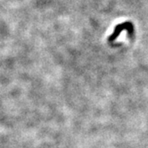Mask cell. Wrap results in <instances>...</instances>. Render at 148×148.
Wrapping results in <instances>:
<instances>
[{
	"instance_id": "cell-1",
	"label": "cell",
	"mask_w": 148,
	"mask_h": 148,
	"mask_svg": "<svg viewBox=\"0 0 148 148\" xmlns=\"http://www.w3.org/2000/svg\"><path fill=\"white\" fill-rule=\"evenodd\" d=\"M123 30H127V31H128L129 35H132V33H133V24L130 22H126V23L116 25L115 29H114V31L112 32V34L109 37V41L110 42L114 41L116 38L120 36L121 32Z\"/></svg>"
}]
</instances>
